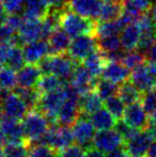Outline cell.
<instances>
[{"instance_id": "f1b7e54d", "label": "cell", "mask_w": 156, "mask_h": 157, "mask_svg": "<svg viewBox=\"0 0 156 157\" xmlns=\"http://www.w3.org/2000/svg\"><path fill=\"white\" fill-rule=\"evenodd\" d=\"M30 144L27 140L19 142H8L3 145L4 157H29Z\"/></svg>"}, {"instance_id": "f546056e", "label": "cell", "mask_w": 156, "mask_h": 157, "mask_svg": "<svg viewBox=\"0 0 156 157\" xmlns=\"http://www.w3.org/2000/svg\"><path fill=\"white\" fill-rule=\"evenodd\" d=\"M13 91L17 93L21 98L24 99L30 110L36 109V106L39 104V101L41 98L42 93L38 90V88H23V87H16Z\"/></svg>"}, {"instance_id": "3957f363", "label": "cell", "mask_w": 156, "mask_h": 157, "mask_svg": "<svg viewBox=\"0 0 156 157\" xmlns=\"http://www.w3.org/2000/svg\"><path fill=\"white\" fill-rule=\"evenodd\" d=\"M21 124L25 139L29 142V144L38 142L50 127L48 119L38 109L29 110V112L23 119Z\"/></svg>"}, {"instance_id": "9f6ffc18", "label": "cell", "mask_w": 156, "mask_h": 157, "mask_svg": "<svg viewBox=\"0 0 156 157\" xmlns=\"http://www.w3.org/2000/svg\"><path fill=\"white\" fill-rule=\"evenodd\" d=\"M6 90H4L3 88L1 87V86H0V101H2V98H3L4 96H6Z\"/></svg>"}, {"instance_id": "1f68e13d", "label": "cell", "mask_w": 156, "mask_h": 157, "mask_svg": "<svg viewBox=\"0 0 156 157\" xmlns=\"http://www.w3.org/2000/svg\"><path fill=\"white\" fill-rule=\"evenodd\" d=\"M104 106L117 120L123 118L125 112V108H126V104L122 101L118 94L110 96L109 98L104 101Z\"/></svg>"}, {"instance_id": "e0dca14e", "label": "cell", "mask_w": 156, "mask_h": 157, "mask_svg": "<svg viewBox=\"0 0 156 157\" xmlns=\"http://www.w3.org/2000/svg\"><path fill=\"white\" fill-rule=\"evenodd\" d=\"M23 50L26 63H39L40 60L49 54V45L46 40L41 39L25 44Z\"/></svg>"}, {"instance_id": "ffe728a7", "label": "cell", "mask_w": 156, "mask_h": 157, "mask_svg": "<svg viewBox=\"0 0 156 157\" xmlns=\"http://www.w3.org/2000/svg\"><path fill=\"white\" fill-rule=\"evenodd\" d=\"M25 3L23 16L27 21L42 19L49 12L50 4L48 0H25Z\"/></svg>"}, {"instance_id": "d590c367", "label": "cell", "mask_w": 156, "mask_h": 157, "mask_svg": "<svg viewBox=\"0 0 156 157\" xmlns=\"http://www.w3.org/2000/svg\"><path fill=\"white\" fill-rule=\"evenodd\" d=\"M29 157H59V151L44 143H31Z\"/></svg>"}, {"instance_id": "7bdbcfd3", "label": "cell", "mask_w": 156, "mask_h": 157, "mask_svg": "<svg viewBox=\"0 0 156 157\" xmlns=\"http://www.w3.org/2000/svg\"><path fill=\"white\" fill-rule=\"evenodd\" d=\"M24 21H25L24 16H21L18 13H11V14H9L8 17H6V24L10 26L11 28H13V29L17 32L19 28L21 27V25L24 24Z\"/></svg>"}, {"instance_id": "94428289", "label": "cell", "mask_w": 156, "mask_h": 157, "mask_svg": "<svg viewBox=\"0 0 156 157\" xmlns=\"http://www.w3.org/2000/svg\"><path fill=\"white\" fill-rule=\"evenodd\" d=\"M144 157H146V156H144Z\"/></svg>"}, {"instance_id": "db71d44e", "label": "cell", "mask_w": 156, "mask_h": 157, "mask_svg": "<svg viewBox=\"0 0 156 157\" xmlns=\"http://www.w3.org/2000/svg\"><path fill=\"white\" fill-rule=\"evenodd\" d=\"M146 63H148L149 70H150L151 74H152V76L154 77V79L156 80V63L149 62V61H146Z\"/></svg>"}, {"instance_id": "f5cc1de1", "label": "cell", "mask_w": 156, "mask_h": 157, "mask_svg": "<svg viewBox=\"0 0 156 157\" xmlns=\"http://www.w3.org/2000/svg\"><path fill=\"white\" fill-rule=\"evenodd\" d=\"M6 142H8V139H6V134H4V132L2 130L1 126H0V147H3Z\"/></svg>"}, {"instance_id": "7c38bea8", "label": "cell", "mask_w": 156, "mask_h": 157, "mask_svg": "<svg viewBox=\"0 0 156 157\" xmlns=\"http://www.w3.org/2000/svg\"><path fill=\"white\" fill-rule=\"evenodd\" d=\"M103 4V0H69L67 8L83 17L97 21Z\"/></svg>"}, {"instance_id": "9a60e30c", "label": "cell", "mask_w": 156, "mask_h": 157, "mask_svg": "<svg viewBox=\"0 0 156 157\" xmlns=\"http://www.w3.org/2000/svg\"><path fill=\"white\" fill-rule=\"evenodd\" d=\"M43 76L38 63H27L17 72V85L23 88H36Z\"/></svg>"}, {"instance_id": "4dcf8cb0", "label": "cell", "mask_w": 156, "mask_h": 157, "mask_svg": "<svg viewBox=\"0 0 156 157\" xmlns=\"http://www.w3.org/2000/svg\"><path fill=\"white\" fill-rule=\"evenodd\" d=\"M0 86L6 91H13L17 86L16 71L8 65L0 66Z\"/></svg>"}, {"instance_id": "60d3db41", "label": "cell", "mask_w": 156, "mask_h": 157, "mask_svg": "<svg viewBox=\"0 0 156 157\" xmlns=\"http://www.w3.org/2000/svg\"><path fill=\"white\" fill-rule=\"evenodd\" d=\"M113 128L117 130V132L123 137V138H124V140H127V139L131 138L134 134H136V132H138L137 129H135L134 127H131V126L129 125L128 123L124 120V119H123V120H122V119L117 120L116 125H115V127H113Z\"/></svg>"}, {"instance_id": "e575fe53", "label": "cell", "mask_w": 156, "mask_h": 157, "mask_svg": "<svg viewBox=\"0 0 156 157\" xmlns=\"http://www.w3.org/2000/svg\"><path fill=\"white\" fill-rule=\"evenodd\" d=\"M21 47L23 46L21 45H14L11 47L6 64L14 71H16V72H18L26 63L25 58H24V50Z\"/></svg>"}, {"instance_id": "6da1fadb", "label": "cell", "mask_w": 156, "mask_h": 157, "mask_svg": "<svg viewBox=\"0 0 156 157\" xmlns=\"http://www.w3.org/2000/svg\"><path fill=\"white\" fill-rule=\"evenodd\" d=\"M97 21L83 17L73 11L69 10L67 6H63L59 15V27H61L70 36L79 35H93L95 36Z\"/></svg>"}, {"instance_id": "91938a15", "label": "cell", "mask_w": 156, "mask_h": 157, "mask_svg": "<svg viewBox=\"0 0 156 157\" xmlns=\"http://www.w3.org/2000/svg\"><path fill=\"white\" fill-rule=\"evenodd\" d=\"M103 1H119V0H103Z\"/></svg>"}, {"instance_id": "8fae6325", "label": "cell", "mask_w": 156, "mask_h": 157, "mask_svg": "<svg viewBox=\"0 0 156 157\" xmlns=\"http://www.w3.org/2000/svg\"><path fill=\"white\" fill-rule=\"evenodd\" d=\"M100 77H95L82 63H78L70 82L77 90L80 95L95 89L96 82Z\"/></svg>"}, {"instance_id": "7a4b0ae2", "label": "cell", "mask_w": 156, "mask_h": 157, "mask_svg": "<svg viewBox=\"0 0 156 157\" xmlns=\"http://www.w3.org/2000/svg\"><path fill=\"white\" fill-rule=\"evenodd\" d=\"M38 64L43 72V75L54 74L65 82H70L78 62H76L67 52L60 55L48 54L40 60Z\"/></svg>"}, {"instance_id": "30bf717a", "label": "cell", "mask_w": 156, "mask_h": 157, "mask_svg": "<svg viewBox=\"0 0 156 157\" xmlns=\"http://www.w3.org/2000/svg\"><path fill=\"white\" fill-rule=\"evenodd\" d=\"M124 143V138L115 128L98 130L97 132H95V136H94L93 139V147L101 150L104 153H108L112 150L123 147Z\"/></svg>"}, {"instance_id": "ee69618b", "label": "cell", "mask_w": 156, "mask_h": 157, "mask_svg": "<svg viewBox=\"0 0 156 157\" xmlns=\"http://www.w3.org/2000/svg\"><path fill=\"white\" fill-rule=\"evenodd\" d=\"M2 4L6 8L9 14L11 13H18L23 9V3L25 0H1Z\"/></svg>"}, {"instance_id": "74e56055", "label": "cell", "mask_w": 156, "mask_h": 157, "mask_svg": "<svg viewBox=\"0 0 156 157\" xmlns=\"http://www.w3.org/2000/svg\"><path fill=\"white\" fill-rule=\"evenodd\" d=\"M146 61V57L143 52H139V50H133V52H126L121 62L131 71L137 66H139L140 64L144 63Z\"/></svg>"}, {"instance_id": "f907efd6", "label": "cell", "mask_w": 156, "mask_h": 157, "mask_svg": "<svg viewBox=\"0 0 156 157\" xmlns=\"http://www.w3.org/2000/svg\"><path fill=\"white\" fill-rule=\"evenodd\" d=\"M6 17H8V12H6V8L3 6L2 2H0V25L6 23Z\"/></svg>"}, {"instance_id": "83f0119b", "label": "cell", "mask_w": 156, "mask_h": 157, "mask_svg": "<svg viewBox=\"0 0 156 157\" xmlns=\"http://www.w3.org/2000/svg\"><path fill=\"white\" fill-rule=\"evenodd\" d=\"M65 81L62 80L61 78H59L58 76L54 74H44L43 76L40 79L38 86V90L43 93H47V92H51L55 91V90L61 89L63 86L65 85Z\"/></svg>"}, {"instance_id": "7402d4cb", "label": "cell", "mask_w": 156, "mask_h": 157, "mask_svg": "<svg viewBox=\"0 0 156 157\" xmlns=\"http://www.w3.org/2000/svg\"><path fill=\"white\" fill-rule=\"evenodd\" d=\"M0 126L6 134L8 141L10 142H19V141L26 140L23 124L21 123V121L4 116L0 123Z\"/></svg>"}, {"instance_id": "cb8c5ba5", "label": "cell", "mask_w": 156, "mask_h": 157, "mask_svg": "<svg viewBox=\"0 0 156 157\" xmlns=\"http://www.w3.org/2000/svg\"><path fill=\"white\" fill-rule=\"evenodd\" d=\"M90 121L92 122L94 128L97 130L111 129L115 127L117 119L106 109V108H100L95 112L89 116Z\"/></svg>"}, {"instance_id": "680465c9", "label": "cell", "mask_w": 156, "mask_h": 157, "mask_svg": "<svg viewBox=\"0 0 156 157\" xmlns=\"http://www.w3.org/2000/svg\"><path fill=\"white\" fill-rule=\"evenodd\" d=\"M0 157H4V153H3V149L0 147Z\"/></svg>"}, {"instance_id": "603a6c76", "label": "cell", "mask_w": 156, "mask_h": 157, "mask_svg": "<svg viewBox=\"0 0 156 157\" xmlns=\"http://www.w3.org/2000/svg\"><path fill=\"white\" fill-rule=\"evenodd\" d=\"M107 61H108V58H107L106 52L97 48L95 52H93L82 61V64L94 76L100 77L102 76V72Z\"/></svg>"}, {"instance_id": "8992f818", "label": "cell", "mask_w": 156, "mask_h": 157, "mask_svg": "<svg viewBox=\"0 0 156 157\" xmlns=\"http://www.w3.org/2000/svg\"><path fill=\"white\" fill-rule=\"evenodd\" d=\"M98 48L97 39L93 35H79L73 37L70 47L67 49V55L74 59L76 62L82 63V61L88 56L95 52Z\"/></svg>"}, {"instance_id": "9c48e42d", "label": "cell", "mask_w": 156, "mask_h": 157, "mask_svg": "<svg viewBox=\"0 0 156 157\" xmlns=\"http://www.w3.org/2000/svg\"><path fill=\"white\" fill-rule=\"evenodd\" d=\"M1 107L6 117L21 121L29 112V107L17 93L14 91L6 93L1 101Z\"/></svg>"}, {"instance_id": "ba28073f", "label": "cell", "mask_w": 156, "mask_h": 157, "mask_svg": "<svg viewBox=\"0 0 156 157\" xmlns=\"http://www.w3.org/2000/svg\"><path fill=\"white\" fill-rule=\"evenodd\" d=\"M154 139L146 129L138 130L131 138L125 140L124 147L129 157H144L148 155Z\"/></svg>"}, {"instance_id": "5b68a950", "label": "cell", "mask_w": 156, "mask_h": 157, "mask_svg": "<svg viewBox=\"0 0 156 157\" xmlns=\"http://www.w3.org/2000/svg\"><path fill=\"white\" fill-rule=\"evenodd\" d=\"M74 142H75V138H74L72 127L52 124L50 125L47 132L36 143H44V144L50 145L54 149L60 151V150L73 144Z\"/></svg>"}, {"instance_id": "7dc6e473", "label": "cell", "mask_w": 156, "mask_h": 157, "mask_svg": "<svg viewBox=\"0 0 156 157\" xmlns=\"http://www.w3.org/2000/svg\"><path fill=\"white\" fill-rule=\"evenodd\" d=\"M85 157H105V153L95 147H91L85 150Z\"/></svg>"}, {"instance_id": "2e32d148", "label": "cell", "mask_w": 156, "mask_h": 157, "mask_svg": "<svg viewBox=\"0 0 156 157\" xmlns=\"http://www.w3.org/2000/svg\"><path fill=\"white\" fill-rule=\"evenodd\" d=\"M102 77L116 82L118 85L128 80L131 77V70L127 68L120 61L108 60L102 72Z\"/></svg>"}, {"instance_id": "11a10c76", "label": "cell", "mask_w": 156, "mask_h": 157, "mask_svg": "<svg viewBox=\"0 0 156 157\" xmlns=\"http://www.w3.org/2000/svg\"><path fill=\"white\" fill-rule=\"evenodd\" d=\"M151 15H152V19H153V23H154L155 26V29H156V6H154L151 10Z\"/></svg>"}, {"instance_id": "4316f807", "label": "cell", "mask_w": 156, "mask_h": 157, "mask_svg": "<svg viewBox=\"0 0 156 157\" xmlns=\"http://www.w3.org/2000/svg\"><path fill=\"white\" fill-rule=\"evenodd\" d=\"M118 95L122 98V101L127 106V105H131V104L136 103V101H139L141 99L142 92H140L135 87V85L128 79V80L119 85Z\"/></svg>"}, {"instance_id": "484cf974", "label": "cell", "mask_w": 156, "mask_h": 157, "mask_svg": "<svg viewBox=\"0 0 156 157\" xmlns=\"http://www.w3.org/2000/svg\"><path fill=\"white\" fill-rule=\"evenodd\" d=\"M124 12V0L119 1H105L97 21H118Z\"/></svg>"}, {"instance_id": "b9f144b4", "label": "cell", "mask_w": 156, "mask_h": 157, "mask_svg": "<svg viewBox=\"0 0 156 157\" xmlns=\"http://www.w3.org/2000/svg\"><path fill=\"white\" fill-rule=\"evenodd\" d=\"M59 157H85V149L77 143L69 145L59 151Z\"/></svg>"}, {"instance_id": "4fadbf2b", "label": "cell", "mask_w": 156, "mask_h": 157, "mask_svg": "<svg viewBox=\"0 0 156 157\" xmlns=\"http://www.w3.org/2000/svg\"><path fill=\"white\" fill-rule=\"evenodd\" d=\"M123 119L137 130L146 129L149 124V114L143 109L140 101L126 106Z\"/></svg>"}, {"instance_id": "52a82bcc", "label": "cell", "mask_w": 156, "mask_h": 157, "mask_svg": "<svg viewBox=\"0 0 156 157\" xmlns=\"http://www.w3.org/2000/svg\"><path fill=\"white\" fill-rule=\"evenodd\" d=\"M73 130L75 142L85 150L93 147V139L95 136V128L90 121L89 116L81 113L76 122L71 126Z\"/></svg>"}, {"instance_id": "277c9868", "label": "cell", "mask_w": 156, "mask_h": 157, "mask_svg": "<svg viewBox=\"0 0 156 157\" xmlns=\"http://www.w3.org/2000/svg\"><path fill=\"white\" fill-rule=\"evenodd\" d=\"M63 87L55 91L43 93L36 106V109L48 119L50 125L57 124L58 112L65 101V92Z\"/></svg>"}, {"instance_id": "c3c4849f", "label": "cell", "mask_w": 156, "mask_h": 157, "mask_svg": "<svg viewBox=\"0 0 156 157\" xmlns=\"http://www.w3.org/2000/svg\"><path fill=\"white\" fill-rule=\"evenodd\" d=\"M146 61L152 63H156V42L148 49V52H146Z\"/></svg>"}, {"instance_id": "6125c7cd", "label": "cell", "mask_w": 156, "mask_h": 157, "mask_svg": "<svg viewBox=\"0 0 156 157\" xmlns=\"http://www.w3.org/2000/svg\"><path fill=\"white\" fill-rule=\"evenodd\" d=\"M128 157H129V156H128Z\"/></svg>"}, {"instance_id": "6f0895ef", "label": "cell", "mask_w": 156, "mask_h": 157, "mask_svg": "<svg viewBox=\"0 0 156 157\" xmlns=\"http://www.w3.org/2000/svg\"><path fill=\"white\" fill-rule=\"evenodd\" d=\"M3 117H4V113H3V110H2V107H1V101H0V123H1Z\"/></svg>"}, {"instance_id": "5bb4252c", "label": "cell", "mask_w": 156, "mask_h": 157, "mask_svg": "<svg viewBox=\"0 0 156 157\" xmlns=\"http://www.w3.org/2000/svg\"><path fill=\"white\" fill-rule=\"evenodd\" d=\"M129 80L135 85L140 92H146L156 87V80L152 76L146 61L131 70Z\"/></svg>"}, {"instance_id": "44dd1931", "label": "cell", "mask_w": 156, "mask_h": 157, "mask_svg": "<svg viewBox=\"0 0 156 157\" xmlns=\"http://www.w3.org/2000/svg\"><path fill=\"white\" fill-rule=\"evenodd\" d=\"M23 45L42 39V25L41 19L27 21L25 19L21 27L17 31Z\"/></svg>"}, {"instance_id": "8d00e7d4", "label": "cell", "mask_w": 156, "mask_h": 157, "mask_svg": "<svg viewBox=\"0 0 156 157\" xmlns=\"http://www.w3.org/2000/svg\"><path fill=\"white\" fill-rule=\"evenodd\" d=\"M97 39V46L101 50L105 52H111L121 49V40L116 35H108V36L96 37Z\"/></svg>"}, {"instance_id": "ab89813d", "label": "cell", "mask_w": 156, "mask_h": 157, "mask_svg": "<svg viewBox=\"0 0 156 157\" xmlns=\"http://www.w3.org/2000/svg\"><path fill=\"white\" fill-rule=\"evenodd\" d=\"M124 8L142 14L152 10L153 2L152 0H124Z\"/></svg>"}, {"instance_id": "681fc988", "label": "cell", "mask_w": 156, "mask_h": 157, "mask_svg": "<svg viewBox=\"0 0 156 157\" xmlns=\"http://www.w3.org/2000/svg\"><path fill=\"white\" fill-rule=\"evenodd\" d=\"M51 8H63L67 6L69 0H48Z\"/></svg>"}, {"instance_id": "d4e9b609", "label": "cell", "mask_w": 156, "mask_h": 157, "mask_svg": "<svg viewBox=\"0 0 156 157\" xmlns=\"http://www.w3.org/2000/svg\"><path fill=\"white\" fill-rule=\"evenodd\" d=\"M79 107H80L81 113L90 116L103 107V99L95 90H91L87 93L80 95Z\"/></svg>"}, {"instance_id": "d6986e66", "label": "cell", "mask_w": 156, "mask_h": 157, "mask_svg": "<svg viewBox=\"0 0 156 157\" xmlns=\"http://www.w3.org/2000/svg\"><path fill=\"white\" fill-rule=\"evenodd\" d=\"M71 39L72 37L61 27L56 28L54 30V32L47 39L48 45H49V54L50 55L67 54L72 41Z\"/></svg>"}, {"instance_id": "836d02e7", "label": "cell", "mask_w": 156, "mask_h": 157, "mask_svg": "<svg viewBox=\"0 0 156 157\" xmlns=\"http://www.w3.org/2000/svg\"><path fill=\"white\" fill-rule=\"evenodd\" d=\"M118 89H119V85L116 82L108 80V79H105L103 77L97 79V82L95 86V91L97 92L98 95L101 96V98L103 101L109 98L110 96L118 94Z\"/></svg>"}, {"instance_id": "bcb514c9", "label": "cell", "mask_w": 156, "mask_h": 157, "mask_svg": "<svg viewBox=\"0 0 156 157\" xmlns=\"http://www.w3.org/2000/svg\"><path fill=\"white\" fill-rule=\"evenodd\" d=\"M105 157H128V154L125 150V147L123 145V147L112 150L108 153H105Z\"/></svg>"}, {"instance_id": "d6a6232c", "label": "cell", "mask_w": 156, "mask_h": 157, "mask_svg": "<svg viewBox=\"0 0 156 157\" xmlns=\"http://www.w3.org/2000/svg\"><path fill=\"white\" fill-rule=\"evenodd\" d=\"M123 29L121 21H97L96 26V37L108 36V35H116Z\"/></svg>"}, {"instance_id": "f35d334b", "label": "cell", "mask_w": 156, "mask_h": 157, "mask_svg": "<svg viewBox=\"0 0 156 157\" xmlns=\"http://www.w3.org/2000/svg\"><path fill=\"white\" fill-rule=\"evenodd\" d=\"M140 101H141L143 109L146 110L149 116L156 113V87L146 92H142Z\"/></svg>"}, {"instance_id": "f6af8a7d", "label": "cell", "mask_w": 156, "mask_h": 157, "mask_svg": "<svg viewBox=\"0 0 156 157\" xmlns=\"http://www.w3.org/2000/svg\"><path fill=\"white\" fill-rule=\"evenodd\" d=\"M12 44L8 41H0V66H3L6 64L8 56L10 49L12 47Z\"/></svg>"}, {"instance_id": "816d5d0a", "label": "cell", "mask_w": 156, "mask_h": 157, "mask_svg": "<svg viewBox=\"0 0 156 157\" xmlns=\"http://www.w3.org/2000/svg\"><path fill=\"white\" fill-rule=\"evenodd\" d=\"M148 157H156V140L153 141V143L151 144L150 150L148 152Z\"/></svg>"}, {"instance_id": "ac0fdd59", "label": "cell", "mask_w": 156, "mask_h": 157, "mask_svg": "<svg viewBox=\"0 0 156 157\" xmlns=\"http://www.w3.org/2000/svg\"><path fill=\"white\" fill-rule=\"evenodd\" d=\"M141 36V28L137 21L126 25L120 34L121 46L126 52L137 50L139 40Z\"/></svg>"}]
</instances>
